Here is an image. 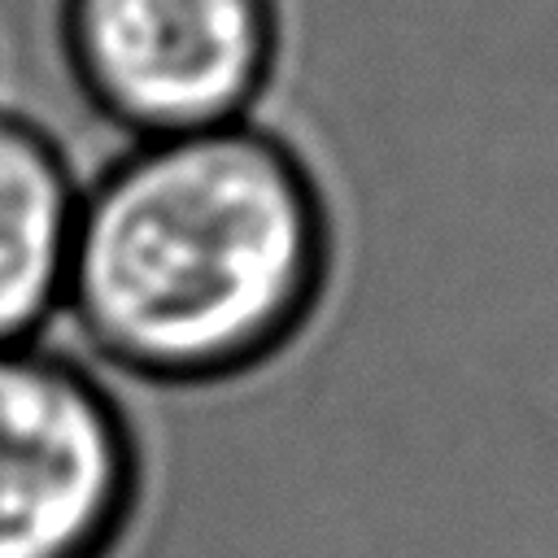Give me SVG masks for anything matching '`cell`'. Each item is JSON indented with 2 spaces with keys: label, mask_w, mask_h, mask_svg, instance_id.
<instances>
[{
  "label": "cell",
  "mask_w": 558,
  "mask_h": 558,
  "mask_svg": "<svg viewBox=\"0 0 558 558\" xmlns=\"http://www.w3.org/2000/svg\"><path fill=\"white\" fill-rule=\"evenodd\" d=\"M331 222L279 135L231 122L140 140L78 201L65 296L126 375L235 384L310 323Z\"/></svg>",
  "instance_id": "1"
},
{
  "label": "cell",
  "mask_w": 558,
  "mask_h": 558,
  "mask_svg": "<svg viewBox=\"0 0 558 558\" xmlns=\"http://www.w3.org/2000/svg\"><path fill=\"white\" fill-rule=\"evenodd\" d=\"M78 192L61 153L26 122L0 118V349L22 340L65 296Z\"/></svg>",
  "instance_id": "4"
},
{
  "label": "cell",
  "mask_w": 558,
  "mask_h": 558,
  "mask_svg": "<svg viewBox=\"0 0 558 558\" xmlns=\"http://www.w3.org/2000/svg\"><path fill=\"white\" fill-rule=\"evenodd\" d=\"M140 436L87 371L0 349V558H105L131 519Z\"/></svg>",
  "instance_id": "2"
},
{
  "label": "cell",
  "mask_w": 558,
  "mask_h": 558,
  "mask_svg": "<svg viewBox=\"0 0 558 558\" xmlns=\"http://www.w3.org/2000/svg\"><path fill=\"white\" fill-rule=\"evenodd\" d=\"M87 96L140 140L244 122L279 52V0H65Z\"/></svg>",
  "instance_id": "3"
}]
</instances>
